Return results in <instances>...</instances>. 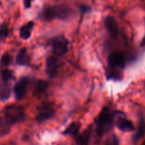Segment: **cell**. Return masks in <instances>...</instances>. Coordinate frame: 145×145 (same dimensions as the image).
Masks as SVG:
<instances>
[{
    "mask_svg": "<svg viewBox=\"0 0 145 145\" xmlns=\"http://www.w3.org/2000/svg\"><path fill=\"white\" fill-rule=\"evenodd\" d=\"M80 127L81 125L79 122H73L68 126V127L63 131V134L65 135H68L71 136H77Z\"/></svg>",
    "mask_w": 145,
    "mask_h": 145,
    "instance_id": "13",
    "label": "cell"
},
{
    "mask_svg": "<svg viewBox=\"0 0 145 145\" xmlns=\"http://www.w3.org/2000/svg\"><path fill=\"white\" fill-rule=\"evenodd\" d=\"M55 113V110L53 108L52 106L49 104H44L41 106L38 110V114L36 116V120L39 123L46 121L48 119L51 118Z\"/></svg>",
    "mask_w": 145,
    "mask_h": 145,
    "instance_id": "5",
    "label": "cell"
},
{
    "mask_svg": "<svg viewBox=\"0 0 145 145\" xmlns=\"http://www.w3.org/2000/svg\"><path fill=\"white\" fill-rule=\"evenodd\" d=\"M28 80L27 78H21L17 82L14 86V93L17 100L24 99L27 92Z\"/></svg>",
    "mask_w": 145,
    "mask_h": 145,
    "instance_id": "6",
    "label": "cell"
},
{
    "mask_svg": "<svg viewBox=\"0 0 145 145\" xmlns=\"http://www.w3.org/2000/svg\"><path fill=\"white\" fill-rule=\"evenodd\" d=\"M4 116L11 125L20 123L25 119V113L21 106L11 105L4 108Z\"/></svg>",
    "mask_w": 145,
    "mask_h": 145,
    "instance_id": "2",
    "label": "cell"
},
{
    "mask_svg": "<svg viewBox=\"0 0 145 145\" xmlns=\"http://www.w3.org/2000/svg\"><path fill=\"white\" fill-rule=\"evenodd\" d=\"M9 28L6 24H2L0 26V39H5L9 35Z\"/></svg>",
    "mask_w": 145,
    "mask_h": 145,
    "instance_id": "22",
    "label": "cell"
},
{
    "mask_svg": "<svg viewBox=\"0 0 145 145\" xmlns=\"http://www.w3.org/2000/svg\"><path fill=\"white\" fill-rule=\"evenodd\" d=\"M32 1L33 0H24V7L27 8H30V7H31V2H32Z\"/></svg>",
    "mask_w": 145,
    "mask_h": 145,
    "instance_id": "24",
    "label": "cell"
},
{
    "mask_svg": "<svg viewBox=\"0 0 145 145\" xmlns=\"http://www.w3.org/2000/svg\"><path fill=\"white\" fill-rule=\"evenodd\" d=\"M145 134V123L144 122L143 119H141L140 122H139V127H138L136 133H135L134 135L132 137V142L134 144L137 143L142 137H144Z\"/></svg>",
    "mask_w": 145,
    "mask_h": 145,
    "instance_id": "15",
    "label": "cell"
},
{
    "mask_svg": "<svg viewBox=\"0 0 145 145\" xmlns=\"http://www.w3.org/2000/svg\"><path fill=\"white\" fill-rule=\"evenodd\" d=\"M43 20L45 21H51L55 18L54 7H48L44 8L41 14Z\"/></svg>",
    "mask_w": 145,
    "mask_h": 145,
    "instance_id": "17",
    "label": "cell"
},
{
    "mask_svg": "<svg viewBox=\"0 0 145 145\" xmlns=\"http://www.w3.org/2000/svg\"><path fill=\"white\" fill-rule=\"evenodd\" d=\"M16 64L18 65H22V66H27L30 62V57L28 55L26 49H21L18 53L16 59Z\"/></svg>",
    "mask_w": 145,
    "mask_h": 145,
    "instance_id": "12",
    "label": "cell"
},
{
    "mask_svg": "<svg viewBox=\"0 0 145 145\" xmlns=\"http://www.w3.org/2000/svg\"><path fill=\"white\" fill-rule=\"evenodd\" d=\"M141 46L145 47V36L144 37L143 39H142V42H141Z\"/></svg>",
    "mask_w": 145,
    "mask_h": 145,
    "instance_id": "26",
    "label": "cell"
},
{
    "mask_svg": "<svg viewBox=\"0 0 145 145\" xmlns=\"http://www.w3.org/2000/svg\"><path fill=\"white\" fill-rule=\"evenodd\" d=\"M90 135L91 130L90 128L82 132L80 135L77 136L75 140L77 145H89L90 141Z\"/></svg>",
    "mask_w": 145,
    "mask_h": 145,
    "instance_id": "11",
    "label": "cell"
},
{
    "mask_svg": "<svg viewBox=\"0 0 145 145\" xmlns=\"http://www.w3.org/2000/svg\"><path fill=\"white\" fill-rule=\"evenodd\" d=\"M12 125L4 118L0 117V137H3L8 134L11 130Z\"/></svg>",
    "mask_w": 145,
    "mask_h": 145,
    "instance_id": "16",
    "label": "cell"
},
{
    "mask_svg": "<svg viewBox=\"0 0 145 145\" xmlns=\"http://www.w3.org/2000/svg\"><path fill=\"white\" fill-rule=\"evenodd\" d=\"M11 62V57L8 54H5L1 57V61H0V65L1 67H6L10 65Z\"/></svg>",
    "mask_w": 145,
    "mask_h": 145,
    "instance_id": "21",
    "label": "cell"
},
{
    "mask_svg": "<svg viewBox=\"0 0 145 145\" xmlns=\"http://www.w3.org/2000/svg\"><path fill=\"white\" fill-rule=\"evenodd\" d=\"M55 18L65 20L72 15V9L66 4H61L54 7Z\"/></svg>",
    "mask_w": 145,
    "mask_h": 145,
    "instance_id": "7",
    "label": "cell"
},
{
    "mask_svg": "<svg viewBox=\"0 0 145 145\" xmlns=\"http://www.w3.org/2000/svg\"><path fill=\"white\" fill-rule=\"evenodd\" d=\"M34 24L33 21H30L26 25H23L19 31V35L21 38L24 40H26L31 36V32L34 28Z\"/></svg>",
    "mask_w": 145,
    "mask_h": 145,
    "instance_id": "14",
    "label": "cell"
},
{
    "mask_svg": "<svg viewBox=\"0 0 145 145\" xmlns=\"http://www.w3.org/2000/svg\"><path fill=\"white\" fill-rule=\"evenodd\" d=\"M115 115L109 107H105L95 120L96 133L99 137H102L111 130L113 126Z\"/></svg>",
    "mask_w": 145,
    "mask_h": 145,
    "instance_id": "1",
    "label": "cell"
},
{
    "mask_svg": "<svg viewBox=\"0 0 145 145\" xmlns=\"http://www.w3.org/2000/svg\"><path fill=\"white\" fill-rule=\"evenodd\" d=\"M51 47L54 54L58 56L63 55L68 51V40L63 36L55 37L51 42Z\"/></svg>",
    "mask_w": 145,
    "mask_h": 145,
    "instance_id": "3",
    "label": "cell"
},
{
    "mask_svg": "<svg viewBox=\"0 0 145 145\" xmlns=\"http://www.w3.org/2000/svg\"><path fill=\"white\" fill-rule=\"evenodd\" d=\"M142 145H145V142H144L143 143H142Z\"/></svg>",
    "mask_w": 145,
    "mask_h": 145,
    "instance_id": "27",
    "label": "cell"
},
{
    "mask_svg": "<svg viewBox=\"0 0 145 145\" xmlns=\"http://www.w3.org/2000/svg\"><path fill=\"white\" fill-rule=\"evenodd\" d=\"M13 79V73L9 69H4L1 73V80L4 83H9Z\"/></svg>",
    "mask_w": 145,
    "mask_h": 145,
    "instance_id": "20",
    "label": "cell"
},
{
    "mask_svg": "<svg viewBox=\"0 0 145 145\" xmlns=\"http://www.w3.org/2000/svg\"><path fill=\"white\" fill-rule=\"evenodd\" d=\"M105 145H119V140L115 135H112L107 139Z\"/></svg>",
    "mask_w": 145,
    "mask_h": 145,
    "instance_id": "23",
    "label": "cell"
},
{
    "mask_svg": "<svg viewBox=\"0 0 145 145\" xmlns=\"http://www.w3.org/2000/svg\"><path fill=\"white\" fill-rule=\"evenodd\" d=\"M11 94V89L9 83H4L0 86V99L1 100H7L9 98Z\"/></svg>",
    "mask_w": 145,
    "mask_h": 145,
    "instance_id": "18",
    "label": "cell"
},
{
    "mask_svg": "<svg viewBox=\"0 0 145 145\" xmlns=\"http://www.w3.org/2000/svg\"><path fill=\"white\" fill-rule=\"evenodd\" d=\"M48 86V83L46 82H45V81H38L36 84V91L38 94L43 93L44 92H45L46 91Z\"/></svg>",
    "mask_w": 145,
    "mask_h": 145,
    "instance_id": "19",
    "label": "cell"
},
{
    "mask_svg": "<svg viewBox=\"0 0 145 145\" xmlns=\"http://www.w3.org/2000/svg\"><path fill=\"white\" fill-rule=\"evenodd\" d=\"M105 25L111 37H117L118 34V25L116 20L112 16H107L105 20Z\"/></svg>",
    "mask_w": 145,
    "mask_h": 145,
    "instance_id": "9",
    "label": "cell"
},
{
    "mask_svg": "<svg viewBox=\"0 0 145 145\" xmlns=\"http://www.w3.org/2000/svg\"><path fill=\"white\" fill-rule=\"evenodd\" d=\"M82 11H83V12H86V11H90V8L88 7H86V6H83V7H82Z\"/></svg>",
    "mask_w": 145,
    "mask_h": 145,
    "instance_id": "25",
    "label": "cell"
},
{
    "mask_svg": "<svg viewBox=\"0 0 145 145\" xmlns=\"http://www.w3.org/2000/svg\"><path fill=\"white\" fill-rule=\"evenodd\" d=\"M58 61L55 57L51 56L46 61V73L51 78H53L57 74L58 69Z\"/></svg>",
    "mask_w": 145,
    "mask_h": 145,
    "instance_id": "8",
    "label": "cell"
},
{
    "mask_svg": "<svg viewBox=\"0 0 145 145\" xmlns=\"http://www.w3.org/2000/svg\"><path fill=\"white\" fill-rule=\"evenodd\" d=\"M107 64L111 68H124L125 65V55L119 51L111 52L107 57Z\"/></svg>",
    "mask_w": 145,
    "mask_h": 145,
    "instance_id": "4",
    "label": "cell"
},
{
    "mask_svg": "<svg viewBox=\"0 0 145 145\" xmlns=\"http://www.w3.org/2000/svg\"><path fill=\"white\" fill-rule=\"evenodd\" d=\"M117 126L122 132H132L134 130V126L132 122L125 118H119L117 122Z\"/></svg>",
    "mask_w": 145,
    "mask_h": 145,
    "instance_id": "10",
    "label": "cell"
}]
</instances>
